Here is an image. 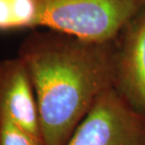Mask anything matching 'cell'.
<instances>
[{
  "mask_svg": "<svg viewBox=\"0 0 145 145\" xmlns=\"http://www.w3.org/2000/svg\"><path fill=\"white\" fill-rule=\"evenodd\" d=\"M116 38L90 41L49 30L35 31L18 58L29 75L43 142L65 145L105 91L113 88Z\"/></svg>",
  "mask_w": 145,
  "mask_h": 145,
  "instance_id": "obj_1",
  "label": "cell"
},
{
  "mask_svg": "<svg viewBox=\"0 0 145 145\" xmlns=\"http://www.w3.org/2000/svg\"><path fill=\"white\" fill-rule=\"evenodd\" d=\"M38 27L90 41L115 39L145 0H37Z\"/></svg>",
  "mask_w": 145,
  "mask_h": 145,
  "instance_id": "obj_2",
  "label": "cell"
},
{
  "mask_svg": "<svg viewBox=\"0 0 145 145\" xmlns=\"http://www.w3.org/2000/svg\"><path fill=\"white\" fill-rule=\"evenodd\" d=\"M65 145H145V113L110 88L98 98Z\"/></svg>",
  "mask_w": 145,
  "mask_h": 145,
  "instance_id": "obj_3",
  "label": "cell"
},
{
  "mask_svg": "<svg viewBox=\"0 0 145 145\" xmlns=\"http://www.w3.org/2000/svg\"><path fill=\"white\" fill-rule=\"evenodd\" d=\"M113 88L145 113V6L116 37Z\"/></svg>",
  "mask_w": 145,
  "mask_h": 145,
  "instance_id": "obj_4",
  "label": "cell"
},
{
  "mask_svg": "<svg viewBox=\"0 0 145 145\" xmlns=\"http://www.w3.org/2000/svg\"><path fill=\"white\" fill-rule=\"evenodd\" d=\"M14 122L42 138L35 91L19 58L0 61V122Z\"/></svg>",
  "mask_w": 145,
  "mask_h": 145,
  "instance_id": "obj_5",
  "label": "cell"
},
{
  "mask_svg": "<svg viewBox=\"0 0 145 145\" xmlns=\"http://www.w3.org/2000/svg\"><path fill=\"white\" fill-rule=\"evenodd\" d=\"M38 24L37 0H0V32L36 28Z\"/></svg>",
  "mask_w": 145,
  "mask_h": 145,
  "instance_id": "obj_6",
  "label": "cell"
},
{
  "mask_svg": "<svg viewBox=\"0 0 145 145\" xmlns=\"http://www.w3.org/2000/svg\"><path fill=\"white\" fill-rule=\"evenodd\" d=\"M0 145H45L43 140L11 122H0Z\"/></svg>",
  "mask_w": 145,
  "mask_h": 145,
  "instance_id": "obj_7",
  "label": "cell"
}]
</instances>
